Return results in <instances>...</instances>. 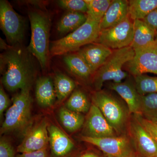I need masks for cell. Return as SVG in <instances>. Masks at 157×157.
<instances>
[{"mask_svg":"<svg viewBox=\"0 0 157 157\" xmlns=\"http://www.w3.org/2000/svg\"><path fill=\"white\" fill-rule=\"evenodd\" d=\"M27 48L18 45H9L0 55L2 83L10 91L31 88L36 68Z\"/></svg>","mask_w":157,"mask_h":157,"instance_id":"obj_1","label":"cell"},{"mask_svg":"<svg viewBox=\"0 0 157 157\" xmlns=\"http://www.w3.org/2000/svg\"><path fill=\"white\" fill-rule=\"evenodd\" d=\"M31 37L27 49L38 60L41 67L45 70L50 56L49 33L51 18L46 12L39 9L29 11Z\"/></svg>","mask_w":157,"mask_h":157,"instance_id":"obj_2","label":"cell"},{"mask_svg":"<svg viewBox=\"0 0 157 157\" xmlns=\"http://www.w3.org/2000/svg\"><path fill=\"white\" fill-rule=\"evenodd\" d=\"M91 99L118 135L127 134L132 115L124 102L102 90L93 92Z\"/></svg>","mask_w":157,"mask_h":157,"instance_id":"obj_3","label":"cell"},{"mask_svg":"<svg viewBox=\"0 0 157 157\" xmlns=\"http://www.w3.org/2000/svg\"><path fill=\"white\" fill-rule=\"evenodd\" d=\"M100 25V22L87 16V20L79 28L51 42L50 57L77 52L85 45L94 42L101 31Z\"/></svg>","mask_w":157,"mask_h":157,"instance_id":"obj_4","label":"cell"},{"mask_svg":"<svg viewBox=\"0 0 157 157\" xmlns=\"http://www.w3.org/2000/svg\"><path fill=\"white\" fill-rule=\"evenodd\" d=\"M134 55L135 51L131 46L113 50L110 56L92 76V83L95 91L102 90L106 82L119 83L128 78V74L122 70L123 67Z\"/></svg>","mask_w":157,"mask_h":157,"instance_id":"obj_5","label":"cell"},{"mask_svg":"<svg viewBox=\"0 0 157 157\" xmlns=\"http://www.w3.org/2000/svg\"><path fill=\"white\" fill-rule=\"evenodd\" d=\"M31 88L20 90L12 98L13 104L6 111L1 134L20 132L28 128L31 121Z\"/></svg>","mask_w":157,"mask_h":157,"instance_id":"obj_6","label":"cell"},{"mask_svg":"<svg viewBox=\"0 0 157 157\" xmlns=\"http://www.w3.org/2000/svg\"><path fill=\"white\" fill-rule=\"evenodd\" d=\"M80 138L97 147L106 157H134L137 154L128 134L102 138L81 135Z\"/></svg>","mask_w":157,"mask_h":157,"instance_id":"obj_7","label":"cell"},{"mask_svg":"<svg viewBox=\"0 0 157 157\" xmlns=\"http://www.w3.org/2000/svg\"><path fill=\"white\" fill-rule=\"evenodd\" d=\"M134 37V21L128 16L116 25L100 31L96 43L112 50L131 46Z\"/></svg>","mask_w":157,"mask_h":157,"instance_id":"obj_8","label":"cell"},{"mask_svg":"<svg viewBox=\"0 0 157 157\" xmlns=\"http://www.w3.org/2000/svg\"><path fill=\"white\" fill-rule=\"evenodd\" d=\"M0 25L10 45L21 43L24 37L25 22L6 0L0 1Z\"/></svg>","mask_w":157,"mask_h":157,"instance_id":"obj_9","label":"cell"},{"mask_svg":"<svg viewBox=\"0 0 157 157\" xmlns=\"http://www.w3.org/2000/svg\"><path fill=\"white\" fill-rule=\"evenodd\" d=\"M128 134L136 152L143 157H157V142L132 115Z\"/></svg>","mask_w":157,"mask_h":157,"instance_id":"obj_10","label":"cell"},{"mask_svg":"<svg viewBox=\"0 0 157 157\" xmlns=\"http://www.w3.org/2000/svg\"><path fill=\"white\" fill-rule=\"evenodd\" d=\"M135 51L133 58L126 64L129 73L135 76L151 73L157 75V42Z\"/></svg>","mask_w":157,"mask_h":157,"instance_id":"obj_11","label":"cell"},{"mask_svg":"<svg viewBox=\"0 0 157 157\" xmlns=\"http://www.w3.org/2000/svg\"><path fill=\"white\" fill-rule=\"evenodd\" d=\"M48 124L45 119L28 129L21 143L17 146L19 153L32 152L47 149L49 144Z\"/></svg>","mask_w":157,"mask_h":157,"instance_id":"obj_12","label":"cell"},{"mask_svg":"<svg viewBox=\"0 0 157 157\" xmlns=\"http://www.w3.org/2000/svg\"><path fill=\"white\" fill-rule=\"evenodd\" d=\"M82 130V136L94 138L113 137L118 135L101 110L92 103L87 113Z\"/></svg>","mask_w":157,"mask_h":157,"instance_id":"obj_13","label":"cell"},{"mask_svg":"<svg viewBox=\"0 0 157 157\" xmlns=\"http://www.w3.org/2000/svg\"><path fill=\"white\" fill-rule=\"evenodd\" d=\"M48 130L50 157H70L75 148L72 140L56 125L48 124Z\"/></svg>","mask_w":157,"mask_h":157,"instance_id":"obj_14","label":"cell"},{"mask_svg":"<svg viewBox=\"0 0 157 157\" xmlns=\"http://www.w3.org/2000/svg\"><path fill=\"white\" fill-rule=\"evenodd\" d=\"M108 86L120 96L128 106L131 115L140 114L141 95L136 89L134 81L128 78L119 83L111 82Z\"/></svg>","mask_w":157,"mask_h":157,"instance_id":"obj_15","label":"cell"},{"mask_svg":"<svg viewBox=\"0 0 157 157\" xmlns=\"http://www.w3.org/2000/svg\"><path fill=\"white\" fill-rule=\"evenodd\" d=\"M77 52L84 59L94 75L110 56L113 50L104 45L93 42Z\"/></svg>","mask_w":157,"mask_h":157,"instance_id":"obj_16","label":"cell"},{"mask_svg":"<svg viewBox=\"0 0 157 157\" xmlns=\"http://www.w3.org/2000/svg\"><path fill=\"white\" fill-rule=\"evenodd\" d=\"M128 16V1L112 0L100 22L101 30L116 25Z\"/></svg>","mask_w":157,"mask_h":157,"instance_id":"obj_17","label":"cell"},{"mask_svg":"<svg viewBox=\"0 0 157 157\" xmlns=\"http://www.w3.org/2000/svg\"><path fill=\"white\" fill-rule=\"evenodd\" d=\"M35 94L37 103L40 107L47 108L53 106L56 96L52 78L46 76L38 78L36 82Z\"/></svg>","mask_w":157,"mask_h":157,"instance_id":"obj_18","label":"cell"},{"mask_svg":"<svg viewBox=\"0 0 157 157\" xmlns=\"http://www.w3.org/2000/svg\"><path fill=\"white\" fill-rule=\"evenodd\" d=\"M156 32L141 20L134 21V37L131 46L134 50L146 48L156 42Z\"/></svg>","mask_w":157,"mask_h":157,"instance_id":"obj_19","label":"cell"},{"mask_svg":"<svg viewBox=\"0 0 157 157\" xmlns=\"http://www.w3.org/2000/svg\"><path fill=\"white\" fill-rule=\"evenodd\" d=\"M63 59L68 70L74 76L85 81L92 78L93 73L90 69L78 52L65 55Z\"/></svg>","mask_w":157,"mask_h":157,"instance_id":"obj_20","label":"cell"},{"mask_svg":"<svg viewBox=\"0 0 157 157\" xmlns=\"http://www.w3.org/2000/svg\"><path fill=\"white\" fill-rule=\"evenodd\" d=\"M87 19L86 14L68 11L59 21L57 30L61 34L72 33L84 24Z\"/></svg>","mask_w":157,"mask_h":157,"instance_id":"obj_21","label":"cell"},{"mask_svg":"<svg viewBox=\"0 0 157 157\" xmlns=\"http://www.w3.org/2000/svg\"><path fill=\"white\" fill-rule=\"evenodd\" d=\"M58 116L62 125L70 132H76L81 128L85 120L83 114L71 111L65 107L60 108Z\"/></svg>","mask_w":157,"mask_h":157,"instance_id":"obj_22","label":"cell"},{"mask_svg":"<svg viewBox=\"0 0 157 157\" xmlns=\"http://www.w3.org/2000/svg\"><path fill=\"white\" fill-rule=\"evenodd\" d=\"M157 8V0L128 1V15L133 21L143 20Z\"/></svg>","mask_w":157,"mask_h":157,"instance_id":"obj_23","label":"cell"},{"mask_svg":"<svg viewBox=\"0 0 157 157\" xmlns=\"http://www.w3.org/2000/svg\"><path fill=\"white\" fill-rule=\"evenodd\" d=\"M53 82L56 98L59 102L67 98L76 88V83L72 78L60 72L56 73Z\"/></svg>","mask_w":157,"mask_h":157,"instance_id":"obj_24","label":"cell"},{"mask_svg":"<svg viewBox=\"0 0 157 157\" xmlns=\"http://www.w3.org/2000/svg\"><path fill=\"white\" fill-rule=\"evenodd\" d=\"M91 105L86 93L76 89L71 94L65 107L71 111L82 114L89 112Z\"/></svg>","mask_w":157,"mask_h":157,"instance_id":"obj_25","label":"cell"},{"mask_svg":"<svg viewBox=\"0 0 157 157\" xmlns=\"http://www.w3.org/2000/svg\"><path fill=\"white\" fill-rule=\"evenodd\" d=\"M140 114L149 120L157 121V94L141 96Z\"/></svg>","mask_w":157,"mask_h":157,"instance_id":"obj_26","label":"cell"},{"mask_svg":"<svg viewBox=\"0 0 157 157\" xmlns=\"http://www.w3.org/2000/svg\"><path fill=\"white\" fill-rule=\"evenodd\" d=\"M134 77L135 87L140 95L157 94V76L143 74Z\"/></svg>","mask_w":157,"mask_h":157,"instance_id":"obj_27","label":"cell"},{"mask_svg":"<svg viewBox=\"0 0 157 157\" xmlns=\"http://www.w3.org/2000/svg\"><path fill=\"white\" fill-rule=\"evenodd\" d=\"M87 4L88 16L101 22L110 6L111 0H85Z\"/></svg>","mask_w":157,"mask_h":157,"instance_id":"obj_28","label":"cell"},{"mask_svg":"<svg viewBox=\"0 0 157 157\" xmlns=\"http://www.w3.org/2000/svg\"><path fill=\"white\" fill-rule=\"evenodd\" d=\"M59 6L69 11L86 14L88 9L85 0H60L57 1Z\"/></svg>","mask_w":157,"mask_h":157,"instance_id":"obj_29","label":"cell"},{"mask_svg":"<svg viewBox=\"0 0 157 157\" xmlns=\"http://www.w3.org/2000/svg\"><path fill=\"white\" fill-rule=\"evenodd\" d=\"M133 115L157 142V121L149 120L144 117L140 114Z\"/></svg>","mask_w":157,"mask_h":157,"instance_id":"obj_30","label":"cell"},{"mask_svg":"<svg viewBox=\"0 0 157 157\" xmlns=\"http://www.w3.org/2000/svg\"><path fill=\"white\" fill-rule=\"evenodd\" d=\"M0 157H15L14 147L6 137L0 140Z\"/></svg>","mask_w":157,"mask_h":157,"instance_id":"obj_31","label":"cell"},{"mask_svg":"<svg viewBox=\"0 0 157 157\" xmlns=\"http://www.w3.org/2000/svg\"><path fill=\"white\" fill-rule=\"evenodd\" d=\"M10 104V100L5 92L2 86L0 88V117H3V113L5 110L8 108Z\"/></svg>","mask_w":157,"mask_h":157,"instance_id":"obj_32","label":"cell"},{"mask_svg":"<svg viewBox=\"0 0 157 157\" xmlns=\"http://www.w3.org/2000/svg\"><path fill=\"white\" fill-rule=\"evenodd\" d=\"M149 27L157 32V8L151 11L142 20Z\"/></svg>","mask_w":157,"mask_h":157,"instance_id":"obj_33","label":"cell"},{"mask_svg":"<svg viewBox=\"0 0 157 157\" xmlns=\"http://www.w3.org/2000/svg\"><path fill=\"white\" fill-rule=\"evenodd\" d=\"M15 157H50L47 149L32 152L19 153Z\"/></svg>","mask_w":157,"mask_h":157,"instance_id":"obj_34","label":"cell"},{"mask_svg":"<svg viewBox=\"0 0 157 157\" xmlns=\"http://www.w3.org/2000/svg\"><path fill=\"white\" fill-rule=\"evenodd\" d=\"M77 157H106L98 154L94 151H86L79 155Z\"/></svg>","mask_w":157,"mask_h":157,"instance_id":"obj_35","label":"cell"},{"mask_svg":"<svg viewBox=\"0 0 157 157\" xmlns=\"http://www.w3.org/2000/svg\"><path fill=\"white\" fill-rule=\"evenodd\" d=\"M134 157H143L142 156H141L140 155H138V154L137 153L136 154V155L134 156Z\"/></svg>","mask_w":157,"mask_h":157,"instance_id":"obj_36","label":"cell"},{"mask_svg":"<svg viewBox=\"0 0 157 157\" xmlns=\"http://www.w3.org/2000/svg\"><path fill=\"white\" fill-rule=\"evenodd\" d=\"M156 42H157V32L156 33V39H155Z\"/></svg>","mask_w":157,"mask_h":157,"instance_id":"obj_37","label":"cell"}]
</instances>
